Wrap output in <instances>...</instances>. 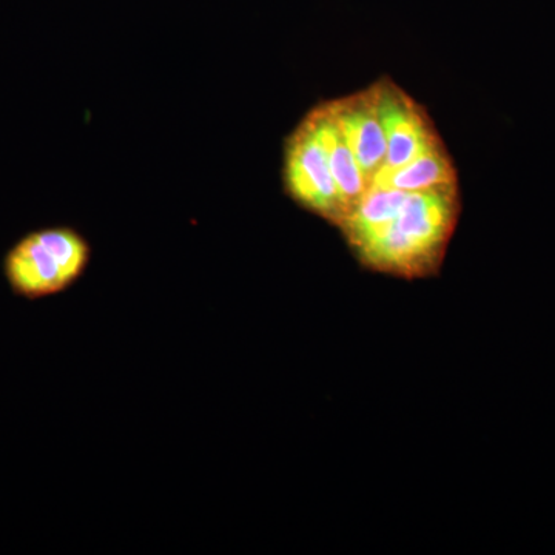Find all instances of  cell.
<instances>
[{
  "label": "cell",
  "instance_id": "cell-4",
  "mask_svg": "<svg viewBox=\"0 0 555 555\" xmlns=\"http://www.w3.org/2000/svg\"><path fill=\"white\" fill-rule=\"evenodd\" d=\"M374 89L386 134V160L379 170L406 166L427 149L443 142L426 109L397 83L379 79Z\"/></svg>",
  "mask_w": 555,
  "mask_h": 555
},
{
  "label": "cell",
  "instance_id": "cell-5",
  "mask_svg": "<svg viewBox=\"0 0 555 555\" xmlns=\"http://www.w3.org/2000/svg\"><path fill=\"white\" fill-rule=\"evenodd\" d=\"M327 105L372 184L386 160V134L374 86L341 100L327 101Z\"/></svg>",
  "mask_w": 555,
  "mask_h": 555
},
{
  "label": "cell",
  "instance_id": "cell-2",
  "mask_svg": "<svg viewBox=\"0 0 555 555\" xmlns=\"http://www.w3.org/2000/svg\"><path fill=\"white\" fill-rule=\"evenodd\" d=\"M93 246L73 225L31 230L17 240L3 257L2 270L16 297L38 301L56 297L86 276Z\"/></svg>",
  "mask_w": 555,
  "mask_h": 555
},
{
  "label": "cell",
  "instance_id": "cell-3",
  "mask_svg": "<svg viewBox=\"0 0 555 555\" xmlns=\"http://www.w3.org/2000/svg\"><path fill=\"white\" fill-rule=\"evenodd\" d=\"M283 188L302 210L326 219L335 228L346 217L326 149L310 113H306L284 142Z\"/></svg>",
  "mask_w": 555,
  "mask_h": 555
},
{
  "label": "cell",
  "instance_id": "cell-1",
  "mask_svg": "<svg viewBox=\"0 0 555 555\" xmlns=\"http://www.w3.org/2000/svg\"><path fill=\"white\" fill-rule=\"evenodd\" d=\"M459 208V185L408 193L396 218L358 248L357 257L390 275H430L443 259Z\"/></svg>",
  "mask_w": 555,
  "mask_h": 555
},
{
  "label": "cell",
  "instance_id": "cell-6",
  "mask_svg": "<svg viewBox=\"0 0 555 555\" xmlns=\"http://www.w3.org/2000/svg\"><path fill=\"white\" fill-rule=\"evenodd\" d=\"M310 116L315 120L318 133L323 141L327 152L328 164L343 204L346 207V215L352 210L361 196L371 188V181L364 175L360 164L353 155L352 150L347 145L338 124L335 122L327 102H321L310 109Z\"/></svg>",
  "mask_w": 555,
  "mask_h": 555
},
{
  "label": "cell",
  "instance_id": "cell-7",
  "mask_svg": "<svg viewBox=\"0 0 555 555\" xmlns=\"http://www.w3.org/2000/svg\"><path fill=\"white\" fill-rule=\"evenodd\" d=\"M372 184L401 190V192H427L459 185L454 160L443 142L427 149L406 166L393 170H379Z\"/></svg>",
  "mask_w": 555,
  "mask_h": 555
}]
</instances>
